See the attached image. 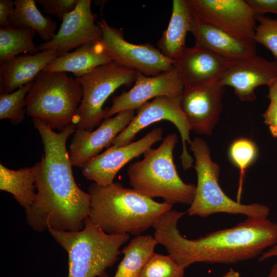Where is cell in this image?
<instances>
[{
	"label": "cell",
	"mask_w": 277,
	"mask_h": 277,
	"mask_svg": "<svg viewBox=\"0 0 277 277\" xmlns=\"http://www.w3.org/2000/svg\"><path fill=\"white\" fill-rule=\"evenodd\" d=\"M42 142L44 154L37 163L36 194L25 212L28 225L41 232L52 229L67 231L82 230L88 218L90 196L75 182L67 141L76 130L72 123L60 132L32 118Z\"/></svg>",
	"instance_id": "1"
},
{
	"label": "cell",
	"mask_w": 277,
	"mask_h": 277,
	"mask_svg": "<svg viewBox=\"0 0 277 277\" xmlns=\"http://www.w3.org/2000/svg\"><path fill=\"white\" fill-rule=\"evenodd\" d=\"M184 214L171 209L152 226L157 244L184 269L195 263L230 264L250 260L277 243V223L267 217H247L231 228L188 239L177 228Z\"/></svg>",
	"instance_id": "2"
},
{
	"label": "cell",
	"mask_w": 277,
	"mask_h": 277,
	"mask_svg": "<svg viewBox=\"0 0 277 277\" xmlns=\"http://www.w3.org/2000/svg\"><path fill=\"white\" fill-rule=\"evenodd\" d=\"M90 209L88 219L96 227L111 235H139L146 231L172 205L159 203L119 182L105 186L93 182L88 188Z\"/></svg>",
	"instance_id": "3"
},
{
	"label": "cell",
	"mask_w": 277,
	"mask_h": 277,
	"mask_svg": "<svg viewBox=\"0 0 277 277\" xmlns=\"http://www.w3.org/2000/svg\"><path fill=\"white\" fill-rule=\"evenodd\" d=\"M177 142V134L169 133L157 148L149 149L142 160L128 166L127 176L133 189L152 199L162 197L171 205H191L196 186L184 182L177 173L173 155Z\"/></svg>",
	"instance_id": "4"
},
{
	"label": "cell",
	"mask_w": 277,
	"mask_h": 277,
	"mask_svg": "<svg viewBox=\"0 0 277 277\" xmlns=\"http://www.w3.org/2000/svg\"><path fill=\"white\" fill-rule=\"evenodd\" d=\"M48 230L68 253V277H107L106 269L118 259L121 246L129 239L128 234H108L88 218L80 231Z\"/></svg>",
	"instance_id": "5"
},
{
	"label": "cell",
	"mask_w": 277,
	"mask_h": 277,
	"mask_svg": "<svg viewBox=\"0 0 277 277\" xmlns=\"http://www.w3.org/2000/svg\"><path fill=\"white\" fill-rule=\"evenodd\" d=\"M82 97V87L75 77L42 71L27 94L26 114L61 131L74 123Z\"/></svg>",
	"instance_id": "6"
},
{
	"label": "cell",
	"mask_w": 277,
	"mask_h": 277,
	"mask_svg": "<svg viewBox=\"0 0 277 277\" xmlns=\"http://www.w3.org/2000/svg\"><path fill=\"white\" fill-rule=\"evenodd\" d=\"M195 159L193 166L197 174L194 199L187 210L188 215L207 217L225 213L243 214L247 217H267L270 208L260 203L243 204L234 201L223 191L219 183L220 168L213 161L207 143L195 137L189 145Z\"/></svg>",
	"instance_id": "7"
},
{
	"label": "cell",
	"mask_w": 277,
	"mask_h": 277,
	"mask_svg": "<svg viewBox=\"0 0 277 277\" xmlns=\"http://www.w3.org/2000/svg\"><path fill=\"white\" fill-rule=\"evenodd\" d=\"M136 74V71L112 61L75 77L83 89L73 123L76 129L92 131L98 127L105 117L106 109L103 107L106 101L121 86H129L134 82Z\"/></svg>",
	"instance_id": "8"
},
{
	"label": "cell",
	"mask_w": 277,
	"mask_h": 277,
	"mask_svg": "<svg viewBox=\"0 0 277 277\" xmlns=\"http://www.w3.org/2000/svg\"><path fill=\"white\" fill-rule=\"evenodd\" d=\"M96 22L103 34L100 43L112 61L147 76L159 75L174 67V60L166 57L152 45L128 42L122 29L110 26L104 18Z\"/></svg>",
	"instance_id": "9"
},
{
	"label": "cell",
	"mask_w": 277,
	"mask_h": 277,
	"mask_svg": "<svg viewBox=\"0 0 277 277\" xmlns=\"http://www.w3.org/2000/svg\"><path fill=\"white\" fill-rule=\"evenodd\" d=\"M194 21L219 28L239 40L256 44V14L246 0H188Z\"/></svg>",
	"instance_id": "10"
},
{
	"label": "cell",
	"mask_w": 277,
	"mask_h": 277,
	"mask_svg": "<svg viewBox=\"0 0 277 277\" xmlns=\"http://www.w3.org/2000/svg\"><path fill=\"white\" fill-rule=\"evenodd\" d=\"M181 97L160 96L148 102L137 109L130 124L114 140L112 145L122 146L131 143L140 131L153 123L167 120L172 123L181 135L182 152L180 156L184 170L193 167V159L187 150L190 145V128L180 106Z\"/></svg>",
	"instance_id": "11"
},
{
	"label": "cell",
	"mask_w": 277,
	"mask_h": 277,
	"mask_svg": "<svg viewBox=\"0 0 277 277\" xmlns=\"http://www.w3.org/2000/svg\"><path fill=\"white\" fill-rule=\"evenodd\" d=\"M96 17L90 0H78L75 8L64 16L54 37L38 46L39 51L54 49L64 54L74 48L101 43L103 34Z\"/></svg>",
	"instance_id": "12"
},
{
	"label": "cell",
	"mask_w": 277,
	"mask_h": 277,
	"mask_svg": "<svg viewBox=\"0 0 277 277\" xmlns=\"http://www.w3.org/2000/svg\"><path fill=\"white\" fill-rule=\"evenodd\" d=\"M163 129L155 128L135 142L122 146L111 145L88 162L82 168V174L98 185H109L126 164L163 140Z\"/></svg>",
	"instance_id": "13"
},
{
	"label": "cell",
	"mask_w": 277,
	"mask_h": 277,
	"mask_svg": "<svg viewBox=\"0 0 277 277\" xmlns=\"http://www.w3.org/2000/svg\"><path fill=\"white\" fill-rule=\"evenodd\" d=\"M184 86L177 69L154 76H147L137 71L134 86L128 91L112 98L110 107H107L105 118L128 110L137 109L151 98L160 96L181 97Z\"/></svg>",
	"instance_id": "14"
},
{
	"label": "cell",
	"mask_w": 277,
	"mask_h": 277,
	"mask_svg": "<svg viewBox=\"0 0 277 277\" xmlns=\"http://www.w3.org/2000/svg\"><path fill=\"white\" fill-rule=\"evenodd\" d=\"M225 86L219 81L205 85L184 88L181 108L190 131L199 134H212L221 114Z\"/></svg>",
	"instance_id": "15"
},
{
	"label": "cell",
	"mask_w": 277,
	"mask_h": 277,
	"mask_svg": "<svg viewBox=\"0 0 277 277\" xmlns=\"http://www.w3.org/2000/svg\"><path fill=\"white\" fill-rule=\"evenodd\" d=\"M135 110H128L114 117L105 118L94 130L76 129L69 147L73 166L82 168L106 147L112 145L115 137L130 124Z\"/></svg>",
	"instance_id": "16"
},
{
	"label": "cell",
	"mask_w": 277,
	"mask_h": 277,
	"mask_svg": "<svg viewBox=\"0 0 277 277\" xmlns=\"http://www.w3.org/2000/svg\"><path fill=\"white\" fill-rule=\"evenodd\" d=\"M277 78V60L269 61L256 54L246 59L231 63L223 73L219 83L233 88L242 102L254 101L255 89L268 86Z\"/></svg>",
	"instance_id": "17"
},
{
	"label": "cell",
	"mask_w": 277,
	"mask_h": 277,
	"mask_svg": "<svg viewBox=\"0 0 277 277\" xmlns=\"http://www.w3.org/2000/svg\"><path fill=\"white\" fill-rule=\"evenodd\" d=\"M231 63L195 44L193 47H185L174 60V67L184 88H189L217 81Z\"/></svg>",
	"instance_id": "18"
},
{
	"label": "cell",
	"mask_w": 277,
	"mask_h": 277,
	"mask_svg": "<svg viewBox=\"0 0 277 277\" xmlns=\"http://www.w3.org/2000/svg\"><path fill=\"white\" fill-rule=\"evenodd\" d=\"M56 50L47 49L35 54H23L1 63V93H11L31 83L54 58L62 55Z\"/></svg>",
	"instance_id": "19"
},
{
	"label": "cell",
	"mask_w": 277,
	"mask_h": 277,
	"mask_svg": "<svg viewBox=\"0 0 277 277\" xmlns=\"http://www.w3.org/2000/svg\"><path fill=\"white\" fill-rule=\"evenodd\" d=\"M197 44L233 63L256 54V44L238 39L214 26L193 22L190 30Z\"/></svg>",
	"instance_id": "20"
},
{
	"label": "cell",
	"mask_w": 277,
	"mask_h": 277,
	"mask_svg": "<svg viewBox=\"0 0 277 277\" xmlns=\"http://www.w3.org/2000/svg\"><path fill=\"white\" fill-rule=\"evenodd\" d=\"M193 22L188 0H173L168 27L157 42V48L166 57L175 60L181 54Z\"/></svg>",
	"instance_id": "21"
},
{
	"label": "cell",
	"mask_w": 277,
	"mask_h": 277,
	"mask_svg": "<svg viewBox=\"0 0 277 277\" xmlns=\"http://www.w3.org/2000/svg\"><path fill=\"white\" fill-rule=\"evenodd\" d=\"M112 62L104 52L100 43L80 47L52 61L43 71L72 73L81 77L94 68Z\"/></svg>",
	"instance_id": "22"
},
{
	"label": "cell",
	"mask_w": 277,
	"mask_h": 277,
	"mask_svg": "<svg viewBox=\"0 0 277 277\" xmlns=\"http://www.w3.org/2000/svg\"><path fill=\"white\" fill-rule=\"evenodd\" d=\"M37 163L14 170L0 164V190L13 195L25 210L33 203L36 192V178Z\"/></svg>",
	"instance_id": "23"
},
{
	"label": "cell",
	"mask_w": 277,
	"mask_h": 277,
	"mask_svg": "<svg viewBox=\"0 0 277 277\" xmlns=\"http://www.w3.org/2000/svg\"><path fill=\"white\" fill-rule=\"evenodd\" d=\"M35 4L34 0L15 1L14 9L9 19L10 27L32 30L45 43L49 42L56 34L57 23L50 16H43Z\"/></svg>",
	"instance_id": "24"
},
{
	"label": "cell",
	"mask_w": 277,
	"mask_h": 277,
	"mask_svg": "<svg viewBox=\"0 0 277 277\" xmlns=\"http://www.w3.org/2000/svg\"><path fill=\"white\" fill-rule=\"evenodd\" d=\"M157 244L154 238L149 235L132 239L121 251L124 256L113 277H138Z\"/></svg>",
	"instance_id": "25"
},
{
	"label": "cell",
	"mask_w": 277,
	"mask_h": 277,
	"mask_svg": "<svg viewBox=\"0 0 277 277\" xmlns=\"http://www.w3.org/2000/svg\"><path fill=\"white\" fill-rule=\"evenodd\" d=\"M36 33L31 29L0 28V63L21 53L35 54L39 51L33 38Z\"/></svg>",
	"instance_id": "26"
},
{
	"label": "cell",
	"mask_w": 277,
	"mask_h": 277,
	"mask_svg": "<svg viewBox=\"0 0 277 277\" xmlns=\"http://www.w3.org/2000/svg\"><path fill=\"white\" fill-rule=\"evenodd\" d=\"M229 158L240 172L238 202H240L244 178L247 169L255 162L258 156L255 143L246 137L234 140L228 149Z\"/></svg>",
	"instance_id": "27"
},
{
	"label": "cell",
	"mask_w": 277,
	"mask_h": 277,
	"mask_svg": "<svg viewBox=\"0 0 277 277\" xmlns=\"http://www.w3.org/2000/svg\"><path fill=\"white\" fill-rule=\"evenodd\" d=\"M31 83L23 86L11 93H1L0 119H8L13 125L23 122L26 110V97Z\"/></svg>",
	"instance_id": "28"
},
{
	"label": "cell",
	"mask_w": 277,
	"mask_h": 277,
	"mask_svg": "<svg viewBox=\"0 0 277 277\" xmlns=\"http://www.w3.org/2000/svg\"><path fill=\"white\" fill-rule=\"evenodd\" d=\"M184 273L185 269L171 256L153 253L138 277H184Z\"/></svg>",
	"instance_id": "29"
},
{
	"label": "cell",
	"mask_w": 277,
	"mask_h": 277,
	"mask_svg": "<svg viewBox=\"0 0 277 277\" xmlns=\"http://www.w3.org/2000/svg\"><path fill=\"white\" fill-rule=\"evenodd\" d=\"M257 25L254 39L269 50L277 60V17L256 14Z\"/></svg>",
	"instance_id": "30"
},
{
	"label": "cell",
	"mask_w": 277,
	"mask_h": 277,
	"mask_svg": "<svg viewBox=\"0 0 277 277\" xmlns=\"http://www.w3.org/2000/svg\"><path fill=\"white\" fill-rule=\"evenodd\" d=\"M47 14L56 15L62 21L64 16L76 7L78 0H37Z\"/></svg>",
	"instance_id": "31"
},
{
	"label": "cell",
	"mask_w": 277,
	"mask_h": 277,
	"mask_svg": "<svg viewBox=\"0 0 277 277\" xmlns=\"http://www.w3.org/2000/svg\"><path fill=\"white\" fill-rule=\"evenodd\" d=\"M256 14L266 13L277 14V0H246Z\"/></svg>",
	"instance_id": "32"
},
{
	"label": "cell",
	"mask_w": 277,
	"mask_h": 277,
	"mask_svg": "<svg viewBox=\"0 0 277 277\" xmlns=\"http://www.w3.org/2000/svg\"><path fill=\"white\" fill-rule=\"evenodd\" d=\"M262 116L271 135L274 137H277V104L270 102Z\"/></svg>",
	"instance_id": "33"
},
{
	"label": "cell",
	"mask_w": 277,
	"mask_h": 277,
	"mask_svg": "<svg viewBox=\"0 0 277 277\" xmlns=\"http://www.w3.org/2000/svg\"><path fill=\"white\" fill-rule=\"evenodd\" d=\"M15 1L12 0L0 1L1 28H11L9 19L14 11Z\"/></svg>",
	"instance_id": "34"
},
{
	"label": "cell",
	"mask_w": 277,
	"mask_h": 277,
	"mask_svg": "<svg viewBox=\"0 0 277 277\" xmlns=\"http://www.w3.org/2000/svg\"><path fill=\"white\" fill-rule=\"evenodd\" d=\"M268 87L269 91L267 97L270 102L277 104V78Z\"/></svg>",
	"instance_id": "35"
},
{
	"label": "cell",
	"mask_w": 277,
	"mask_h": 277,
	"mask_svg": "<svg viewBox=\"0 0 277 277\" xmlns=\"http://www.w3.org/2000/svg\"><path fill=\"white\" fill-rule=\"evenodd\" d=\"M272 257H277V243L271 246L266 251L262 253L259 258V261H263Z\"/></svg>",
	"instance_id": "36"
},
{
	"label": "cell",
	"mask_w": 277,
	"mask_h": 277,
	"mask_svg": "<svg viewBox=\"0 0 277 277\" xmlns=\"http://www.w3.org/2000/svg\"><path fill=\"white\" fill-rule=\"evenodd\" d=\"M240 275L238 271L230 268L228 272H227L222 277H240Z\"/></svg>",
	"instance_id": "37"
},
{
	"label": "cell",
	"mask_w": 277,
	"mask_h": 277,
	"mask_svg": "<svg viewBox=\"0 0 277 277\" xmlns=\"http://www.w3.org/2000/svg\"><path fill=\"white\" fill-rule=\"evenodd\" d=\"M267 277H277V262L273 264Z\"/></svg>",
	"instance_id": "38"
}]
</instances>
